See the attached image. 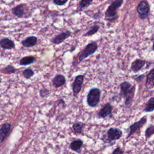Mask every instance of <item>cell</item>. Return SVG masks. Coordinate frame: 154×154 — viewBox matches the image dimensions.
Segmentation results:
<instances>
[{"label": "cell", "mask_w": 154, "mask_h": 154, "mask_svg": "<svg viewBox=\"0 0 154 154\" xmlns=\"http://www.w3.org/2000/svg\"><path fill=\"white\" fill-rule=\"evenodd\" d=\"M83 145V141L78 138L73 140L70 144V149L74 152H79Z\"/></svg>", "instance_id": "obj_19"}, {"label": "cell", "mask_w": 154, "mask_h": 154, "mask_svg": "<svg viewBox=\"0 0 154 154\" xmlns=\"http://www.w3.org/2000/svg\"><path fill=\"white\" fill-rule=\"evenodd\" d=\"M53 85L55 88L62 87L66 83V78L63 75L57 74L52 80Z\"/></svg>", "instance_id": "obj_15"}, {"label": "cell", "mask_w": 154, "mask_h": 154, "mask_svg": "<svg viewBox=\"0 0 154 154\" xmlns=\"http://www.w3.org/2000/svg\"><path fill=\"white\" fill-rule=\"evenodd\" d=\"M149 10V5L147 1L145 0L141 1L137 7V11L141 19H145L147 17Z\"/></svg>", "instance_id": "obj_8"}, {"label": "cell", "mask_w": 154, "mask_h": 154, "mask_svg": "<svg viewBox=\"0 0 154 154\" xmlns=\"http://www.w3.org/2000/svg\"><path fill=\"white\" fill-rule=\"evenodd\" d=\"M101 91L99 88L94 87L91 88L87 95V105L91 108L97 106L100 100Z\"/></svg>", "instance_id": "obj_3"}, {"label": "cell", "mask_w": 154, "mask_h": 154, "mask_svg": "<svg viewBox=\"0 0 154 154\" xmlns=\"http://www.w3.org/2000/svg\"><path fill=\"white\" fill-rule=\"evenodd\" d=\"M120 91L119 95L125 99V104L126 107H130L132 105L135 91V85H132L128 81H123L120 84Z\"/></svg>", "instance_id": "obj_1"}, {"label": "cell", "mask_w": 154, "mask_h": 154, "mask_svg": "<svg viewBox=\"0 0 154 154\" xmlns=\"http://www.w3.org/2000/svg\"><path fill=\"white\" fill-rule=\"evenodd\" d=\"M99 29V26L97 25H93L91 26V28L86 32L84 34V37H86V36H88V37H90V36H91L92 35L94 34L95 33H96L98 30Z\"/></svg>", "instance_id": "obj_26"}, {"label": "cell", "mask_w": 154, "mask_h": 154, "mask_svg": "<svg viewBox=\"0 0 154 154\" xmlns=\"http://www.w3.org/2000/svg\"><path fill=\"white\" fill-rule=\"evenodd\" d=\"M85 75H78L75 78L72 83V91L73 94L76 96L81 90L82 86L83 84Z\"/></svg>", "instance_id": "obj_9"}, {"label": "cell", "mask_w": 154, "mask_h": 154, "mask_svg": "<svg viewBox=\"0 0 154 154\" xmlns=\"http://www.w3.org/2000/svg\"><path fill=\"white\" fill-rule=\"evenodd\" d=\"M37 40L38 39L37 37L31 35L22 40V41L21 42V44L23 47L31 48L37 44Z\"/></svg>", "instance_id": "obj_14"}, {"label": "cell", "mask_w": 154, "mask_h": 154, "mask_svg": "<svg viewBox=\"0 0 154 154\" xmlns=\"http://www.w3.org/2000/svg\"><path fill=\"white\" fill-rule=\"evenodd\" d=\"M71 35V32L69 30L61 32L59 34L56 35L54 37L51 38V42L54 45H59L63 43L66 39L69 38Z\"/></svg>", "instance_id": "obj_11"}, {"label": "cell", "mask_w": 154, "mask_h": 154, "mask_svg": "<svg viewBox=\"0 0 154 154\" xmlns=\"http://www.w3.org/2000/svg\"><path fill=\"white\" fill-rule=\"evenodd\" d=\"M36 59L33 56H26L21 58L19 61V64L20 66H27L34 63Z\"/></svg>", "instance_id": "obj_20"}, {"label": "cell", "mask_w": 154, "mask_h": 154, "mask_svg": "<svg viewBox=\"0 0 154 154\" xmlns=\"http://www.w3.org/2000/svg\"><path fill=\"white\" fill-rule=\"evenodd\" d=\"M154 134V125H150L145 131V138L147 140Z\"/></svg>", "instance_id": "obj_23"}, {"label": "cell", "mask_w": 154, "mask_h": 154, "mask_svg": "<svg viewBox=\"0 0 154 154\" xmlns=\"http://www.w3.org/2000/svg\"><path fill=\"white\" fill-rule=\"evenodd\" d=\"M113 107L110 103H105L102 108L97 112V117L100 119H104L108 116L109 117H112V112Z\"/></svg>", "instance_id": "obj_10"}, {"label": "cell", "mask_w": 154, "mask_h": 154, "mask_svg": "<svg viewBox=\"0 0 154 154\" xmlns=\"http://www.w3.org/2000/svg\"><path fill=\"white\" fill-rule=\"evenodd\" d=\"M68 0H53V2L55 4L58 6H62L66 4Z\"/></svg>", "instance_id": "obj_28"}, {"label": "cell", "mask_w": 154, "mask_h": 154, "mask_svg": "<svg viewBox=\"0 0 154 154\" xmlns=\"http://www.w3.org/2000/svg\"><path fill=\"white\" fill-rule=\"evenodd\" d=\"M85 124L81 122H75L72 126V132L75 134H84L83 129Z\"/></svg>", "instance_id": "obj_17"}, {"label": "cell", "mask_w": 154, "mask_h": 154, "mask_svg": "<svg viewBox=\"0 0 154 154\" xmlns=\"http://www.w3.org/2000/svg\"><path fill=\"white\" fill-rule=\"evenodd\" d=\"M39 93H40V96L42 97H46L49 95V91L46 88H43L40 89Z\"/></svg>", "instance_id": "obj_27"}, {"label": "cell", "mask_w": 154, "mask_h": 154, "mask_svg": "<svg viewBox=\"0 0 154 154\" xmlns=\"http://www.w3.org/2000/svg\"><path fill=\"white\" fill-rule=\"evenodd\" d=\"M11 125L10 123L5 122L1 125L0 128L1 135V143H2L9 135L11 131Z\"/></svg>", "instance_id": "obj_12"}, {"label": "cell", "mask_w": 154, "mask_h": 154, "mask_svg": "<svg viewBox=\"0 0 154 154\" xmlns=\"http://www.w3.org/2000/svg\"><path fill=\"white\" fill-rule=\"evenodd\" d=\"M123 0H114L105 12V19L109 22H113L118 17L117 10L123 4Z\"/></svg>", "instance_id": "obj_2"}, {"label": "cell", "mask_w": 154, "mask_h": 154, "mask_svg": "<svg viewBox=\"0 0 154 154\" xmlns=\"http://www.w3.org/2000/svg\"><path fill=\"white\" fill-rule=\"evenodd\" d=\"M123 153L124 151L120 147H117L113 150L111 154H123Z\"/></svg>", "instance_id": "obj_29"}, {"label": "cell", "mask_w": 154, "mask_h": 154, "mask_svg": "<svg viewBox=\"0 0 154 154\" xmlns=\"http://www.w3.org/2000/svg\"><path fill=\"white\" fill-rule=\"evenodd\" d=\"M22 75H23V77H24L25 79H30L32 76H34V72L33 70H32L31 68L28 67V68L25 69L23 71Z\"/></svg>", "instance_id": "obj_24"}, {"label": "cell", "mask_w": 154, "mask_h": 154, "mask_svg": "<svg viewBox=\"0 0 154 154\" xmlns=\"http://www.w3.org/2000/svg\"><path fill=\"white\" fill-rule=\"evenodd\" d=\"M152 49H153V50L154 51V42H153V48H152Z\"/></svg>", "instance_id": "obj_30"}, {"label": "cell", "mask_w": 154, "mask_h": 154, "mask_svg": "<svg viewBox=\"0 0 154 154\" xmlns=\"http://www.w3.org/2000/svg\"><path fill=\"white\" fill-rule=\"evenodd\" d=\"M153 111H154V96L152 97H150L149 99L143 109V111L146 112H150Z\"/></svg>", "instance_id": "obj_21"}, {"label": "cell", "mask_w": 154, "mask_h": 154, "mask_svg": "<svg viewBox=\"0 0 154 154\" xmlns=\"http://www.w3.org/2000/svg\"><path fill=\"white\" fill-rule=\"evenodd\" d=\"M98 48V45L96 42H91L88 43L84 49L78 55V62L84 61L85 58L95 53Z\"/></svg>", "instance_id": "obj_5"}, {"label": "cell", "mask_w": 154, "mask_h": 154, "mask_svg": "<svg viewBox=\"0 0 154 154\" xmlns=\"http://www.w3.org/2000/svg\"><path fill=\"white\" fill-rule=\"evenodd\" d=\"M93 0H81L78 4V11H82L84 9L87 8L88 7H89Z\"/></svg>", "instance_id": "obj_22"}, {"label": "cell", "mask_w": 154, "mask_h": 154, "mask_svg": "<svg viewBox=\"0 0 154 154\" xmlns=\"http://www.w3.org/2000/svg\"><path fill=\"white\" fill-rule=\"evenodd\" d=\"M13 14L19 18L29 17V7L25 4H19L12 8Z\"/></svg>", "instance_id": "obj_6"}, {"label": "cell", "mask_w": 154, "mask_h": 154, "mask_svg": "<svg viewBox=\"0 0 154 154\" xmlns=\"http://www.w3.org/2000/svg\"><path fill=\"white\" fill-rule=\"evenodd\" d=\"M145 64V61L141 59L135 60L131 64V70L134 72L140 71Z\"/></svg>", "instance_id": "obj_16"}, {"label": "cell", "mask_w": 154, "mask_h": 154, "mask_svg": "<svg viewBox=\"0 0 154 154\" xmlns=\"http://www.w3.org/2000/svg\"><path fill=\"white\" fill-rule=\"evenodd\" d=\"M146 87L148 89H152L154 87V68L152 69L147 75Z\"/></svg>", "instance_id": "obj_18"}, {"label": "cell", "mask_w": 154, "mask_h": 154, "mask_svg": "<svg viewBox=\"0 0 154 154\" xmlns=\"http://www.w3.org/2000/svg\"><path fill=\"white\" fill-rule=\"evenodd\" d=\"M0 46L4 50H10L15 48V43L12 40L5 37L0 40Z\"/></svg>", "instance_id": "obj_13"}, {"label": "cell", "mask_w": 154, "mask_h": 154, "mask_svg": "<svg viewBox=\"0 0 154 154\" xmlns=\"http://www.w3.org/2000/svg\"><path fill=\"white\" fill-rule=\"evenodd\" d=\"M17 71V69H15L11 65H8L4 69H2L1 72L4 74H11L14 73Z\"/></svg>", "instance_id": "obj_25"}, {"label": "cell", "mask_w": 154, "mask_h": 154, "mask_svg": "<svg viewBox=\"0 0 154 154\" xmlns=\"http://www.w3.org/2000/svg\"><path fill=\"white\" fill-rule=\"evenodd\" d=\"M123 135L122 130L118 128H110L106 132V137L102 138L105 143H112L116 140H119Z\"/></svg>", "instance_id": "obj_4"}, {"label": "cell", "mask_w": 154, "mask_h": 154, "mask_svg": "<svg viewBox=\"0 0 154 154\" xmlns=\"http://www.w3.org/2000/svg\"><path fill=\"white\" fill-rule=\"evenodd\" d=\"M147 117L146 116H144L142 117L138 121L134 122V123L131 124L129 126V132L126 137V139L129 138L130 137H131L134 134L135 132L139 131L146 123H147Z\"/></svg>", "instance_id": "obj_7"}]
</instances>
